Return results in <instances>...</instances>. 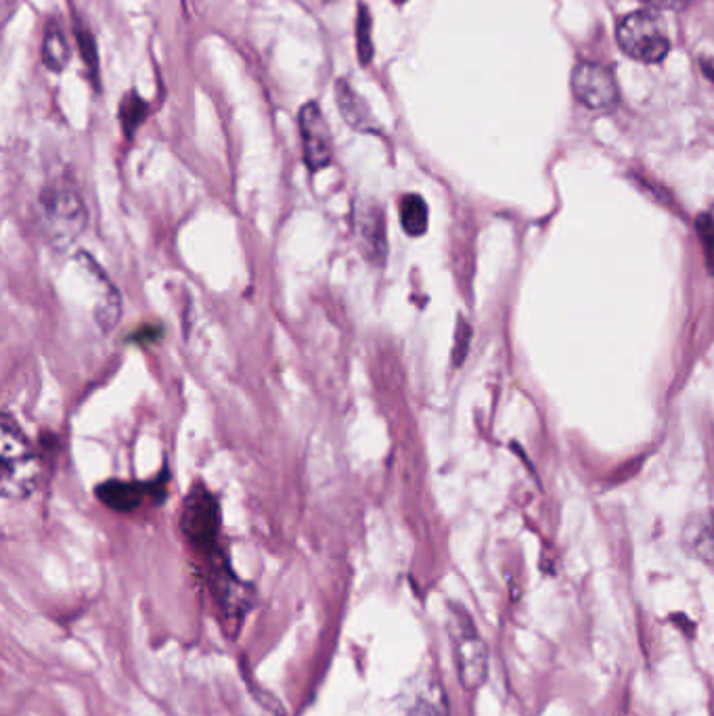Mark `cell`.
I'll return each mask as SVG.
<instances>
[{
	"label": "cell",
	"instance_id": "6da1fadb",
	"mask_svg": "<svg viewBox=\"0 0 714 716\" xmlns=\"http://www.w3.org/2000/svg\"><path fill=\"white\" fill-rule=\"evenodd\" d=\"M38 478L34 446L11 413L0 419V492L7 501L32 495Z\"/></svg>",
	"mask_w": 714,
	"mask_h": 716
},
{
	"label": "cell",
	"instance_id": "7a4b0ae2",
	"mask_svg": "<svg viewBox=\"0 0 714 716\" xmlns=\"http://www.w3.org/2000/svg\"><path fill=\"white\" fill-rule=\"evenodd\" d=\"M42 227L57 250H68L86 229L84 201L68 178L49 183L40 193Z\"/></svg>",
	"mask_w": 714,
	"mask_h": 716
},
{
	"label": "cell",
	"instance_id": "3957f363",
	"mask_svg": "<svg viewBox=\"0 0 714 716\" xmlns=\"http://www.w3.org/2000/svg\"><path fill=\"white\" fill-rule=\"evenodd\" d=\"M616 40L624 55L641 63H660L671 53V36L654 9H641L618 21Z\"/></svg>",
	"mask_w": 714,
	"mask_h": 716
},
{
	"label": "cell",
	"instance_id": "277c9868",
	"mask_svg": "<svg viewBox=\"0 0 714 716\" xmlns=\"http://www.w3.org/2000/svg\"><path fill=\"white\" fill-rule=\"evenodd\" d=\"M449 635L457 664V677L463 689H478L488 675V647L480 637L472 616L459 606H451Z\"/></svg>",
	"mask_w": 714,
	"mask_h": 716
},
{
	"label": "cell",
	"instance_id": "5b68a950",
	"mask_svg": "<svg viewBox=\"0 0 714 716\" xmlns=\"http://www.w3.org/2000/svg\"><path fill=\"white\" fill-rule=\"evenodd\" d=\"M181 532L193 549L204 555L220 551V507L206 484H195L181 509Z\"/></svg>",
	"mask_w": 714,
	"mask_h": 716
},
{
	"label": "cell",
	"instance_id": "8992f818",
	"mask_svg": "<svg viewBox=\"0 0 714 716\" xmlns=\"http://www.w3.org/2000/svg\"><path fill=\"white\" fill-rule=\"evenodd\" d=\"M572 93L591 111H606L618 101V84L606 65L580 61L572 72Z\"/></svg>",
	"mask_w": 714,
	"mask_h": 716
},
{
	"label": "cell",
	"instance_id": "52a82bcc",
	"mask_svg": "<svg viewBox=\"0 0 714 716\" xmlns=\"http://www.w3.org/2000/svg\"><path fill=\"white\" fill-rule=\"evenodd\" d=\"M298 128H300L304 164L308 166L310 172L325 170L333 162V139L323 111L315 101L300 107Z\"/></svg>",
	"mask_w": 714,
	"mask_h": 716
},
{
	"label": "cell",
	"instance_id": "ba28073f",
	"mask_svg": "<svg viewBox=\"0 0 714 716\" xmlns=\"http://www.w3.org/2000/svg\"><path fill=\"white\" fill-rule=\"evenodd\" d=\"M354 222L365 260L373 266H384L388 258V231L382 208L377 204H369L354 216Z\"/></svg>",
	"mask_w": 714,
	"mask_h": 716
},
{
	"label": "cell",
	"instance_id": "9c48e42d",
	"mask_svg": "<svg viewBox=\"0 0 714 716\" xmlns=\"http://www.w3.org/2000/svg\"><path fill=\"white\" fill-rule=\"evenodd\" d=\"M212 564V589L216 593V599L220 601L222 610H225L229 618L241 620L243 614L250 610V589L239 583V578L229 570L220 551L212 555Z\"/></svg>",
	"mask_w": 714,
	"mask_h": 716
},
{
	"label": "cell",
	"instance_id": "30bf717a",
	"mask_svg": "<svg viewBox=\"0 0 714 716\" xmlns=\"http://www.w3.org/2000/svg\"><path fill=\"white\" fill-rule=\"evenodd\" d=\"M164 482H166V476H162L158 482H153V484L107 480L97 486V499L109 509L128 513V511L139 509L141 503L147 497H153L155 492L164 495Z\"/></svg>",
	"mask_w": 714,
	"mask_h": 716
},
{
	"label": "cell",
	"instance_id": "8fae6325",
	"mask_svg": "<svg viewBox=\"0 0 714 716\" xmlns=\"http://www.w3.org/2000/svg\"><path fill=\"white\" fill-rule=\"evenodd\" d=\"M78 260L86 268V273L93 277L95 285L101 289V298H99L97 308H95V319H97V325L101 327V331L109 333L111 329H114L120 323V317H122L120 292L114 287V283L107 279V275L103 273V268L91 256L80 254Z\"/></svg>",
	"mask_w": 714,
	"mask_h": 716
},
{
	"label": "cell",
	"instance_id": "7c38bea8",
	"mask_svg": "<svg viewBox=\"0 0 714 716\" xmlns=\"http://www.w3.org/2000/svg\"><path fill=\"white\" fill-rule=\"evenodd\" d=\"M336 103L344 122L361 134H382V124L373 116L365 99L354 91L346 78L336 82Z\"/></svg>",
	"mask_w": 714,
	"mask_h": 716
},
{
	"label": "cell",
	"instance_id": "4fadbf2b",
	"mask_svg": "<svg viewBox=\"0 0 714 716\" xmlns=\"http://www.w3.org/2000/svg\"><path fill=\"white\" fill-rule=\"evenodd\" d=\"M685 539L689 543V549L694 555L704 562L710 570H714V511L704 513V516H696L687 526Z\"/></svg>",
	"mask_w": 714,
	"mask_h": 716
},
{
	"label": "cell",
	"instance_id": "5bb4252c",
	"mask_svg": "<svg viewBox=\"0 0 714 716\" xmlns=\"http://www.w3.org/2000/svg\"><path fill=\"white\" fill-rule=\"evenodd\" d=\"M405 716H449V698H446L442 685H421L405 706Z\"/></svg>",
	"mask_w": 714,
	"mask_h": 716
},
{
	"label": "cell",
	"instance_id": "9a60e30c",
	"mask_svg": "<svg viewBox=\"0 0 714 716\" xmlns=\"http://www.w3.org/2000/svg\"><path fill=\"white\" fill-rule=\"evenodd\" d=\"M398 218L400 227L409 237H421L428 231L430 222V210L426 199L417 193H407L398 201Z\"/></svg>",
	"mask_w": 714,
	"mask_h": 716
},
{
	"label": "cell",
	"instance_id": "2e32d148",
	"mask_svg": "<svg viewBox=\"0 0 714 716\" xmlns=\"http://www.w3.org/2000/svg\"><path fill=\"white\" fill-rule=\"evenodd\" d=\"M70 44L68 38L63 34V28L51 19L47 28H44V40H42V61L49 67L51 72H63L70 63Z\"/></svg>",
	"mask_w": 714,
	"mask_h": 716
},
{
	"label": "cell",
	"instance_id": "e0dca14e",
	"mask_svg": "<svg viewBox=\"0 0 714 716\" xmlns=\"http://www.w3.org/2000/svg\"><path fill=\"white\" fill-rule=\"evenodd\" d=\"M147 116H149V105L135 91L128 93L122 99L118 118L126 137H132V134H135L141 128V124L147 120Z\"/></svg>",
	"mask_w": 714,
	"mask_h": 716
},
{
	"label": "cell",
	"instance_id": "ac0fdd59",
	"mask_svg": "<svg viewBox=\"0 0 714 716\" xmlns=\"http://www.w3.org/2000/svg\"><path fill=\"white\" fill-rule=\"evenodd\" d=\"M356 53H359V61L363 65H369L373 61V17L371 11L361 3L359 15H356Z\"/></svg>",
	"mask_w": 714,
	"mask_h": 716
},
{
	"label": "cell",
	"instance_id": "d6986e66",
	"mask_svg": "<svg viewBox=\"0 0 714 716\" xmlns=\"http://www.w3.org/2000/svg\"><path fill=\"white\" fill-rule=\"evenodd\" d=\"M74 32H76V42H78V49H80V57L86 65L88 74H91L93 82L99 80V51H97V42H95V36L88 32L86 28H82L80 24L74 26Z\"/></svg>",
	"mask_w": 714,
	"mask_h": 716
},
{
	"label": "cell",
	"instance_id": "ffe728a7",
	"mask_svg": "<svg viewBox=\"0 0 714 716\" xmlns=\"http://www.w3.org/2000/svg\"><path fill=\"white\" fill-rule=\"evenodd\" d=\"M696 233L702 241V250L706 256L708 273L714 275V218L712 216H700L696 220Z\"/></svg>",
	"mask_w": 714,
	"mask_h": 716
},
{
	"label": "cell",
	"instance_id": "44dd1931",
	"mask_svg": "<svg viewBox=\"0 0 714 716\" xmlns=\"http://www.w3.org/2000/svg\"><path fill=\"white\" fill-rule=\"evenodd\" d=\"M470 344H472V327L463 317L457 319V327H455V342H453V365L461 367L467 358V352H470Z\"/></svg>",
	"mask_w": 714,
	"mask_h": 716
},
{
	"label": "cell",
	"instance_id": "7402d4cb",
	"mask_svg": "<svg viewBox=\"0 0 714 716\" xmlns=\"http://www.w3.org/2000/svg\"><path fill=\"white\" fill-rule=\"evenodd\" d=\"M162 338V329L158 325H145L143 329H139L135 335H132V340H137L141 344H149V342H158Z\"/></svg>",
	"mask_w": 714,
	"mask_h": 716
},
{
	"label": "cell",
	"instance_id": "603a6c76",
	"mask_svg": "<svg viewBox=\"0 0 714 716\" xmlns=\"http://www.w3.org/2000/svg\"><path fill=\"white\" fill-rule=\"evenodd\" d=\"M647 9H683L689 0H641Z\"/></svg>",
	"mask_w": 714,
	"mask_h": 716
},
{
	"label": "cell",
	"instance_id": "cb8c5ba5",
	"mask_svg": "<svg viewBox=\"0 0 714 716\" xmlns=\"http://www.w3.org/2000/svg\"><path fill=\"white\" fill-rule=\"evenodd\" d=\"M700 63H702V72H704V76H706L708 80H712V82H714V59H702Z\"/></svg>",
	"mask_w": 714,
	"mask_h": 716
},
{
	"label": "cell",
	"instance_id": "d4e9b609",
	"mask_svg": "<svg viewBox=\"0 0 714 716\" xmlns=\"http://www.w3.org/2000/svg\"><path fill=\"white\" fill-rule=\"evenodd\" d=\"M394 3H396V5H405V3H407V0H394Z\"/></svg>",
	"mask_w": 714,
	"mask_h": 716
}]
</instances>
